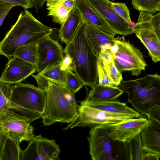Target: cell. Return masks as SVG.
Here are the masks:
<instances>
[{
  "label": "cell",
  "mask_w": 160,
  "mask_h": 160,
  "mask_svg": "<svg viewBox=\"0 0 160 160\" xmlns=\"http://www.w3.org/2000/svg\"><path fill=\"white\" fill-rule=\"evenodd\" d=\"M51 32V27L43 24L25 9L21 12L17 22L0 42V55L9 59L17 52L37 43Z\"/></svg>",
  "instance_id": "obj_1"
},
{
  "label": "cell",
  "mask_w": 160,
  "mask_h": 160,
  "mask_svg": "<svg viewBox=\"0 0 160 160\" xmlns=\"http://www.w3.org/2000/svg\"><path fill=\"white\" fill-rule=\"evenodd\" d=\"M85 23L82 21L63 52L72 60L73 71L85 85L92 88L98 83L97 72L98 57L91 47L85 33Z\"/></svg>",
  "instance_id": "obj_2"
},
{
  "label": "cell",
  "mask_w": 160,
  "mask_h": 160,
  "mask_svg": "<svg viewBox=\"0 0 160 160\" xmlns=\"http://www.w3.org/2000/svg\"><path fill=\"white\" fill-rule=\"evenodd\" d=\"M120 88L128 95L127 102L146 116L153 108L160 107V76L147 75L143 77L122 81Z\"/></svg>",
  "instance_id": "obj_3"
},
{
  "label": "cell",
  "mask_w": 160,
  "mask_h": 160,
  "mask_svg": "<svg viewBox=\"0 0 160 160\" xmlns=\"http://www.w3.org/2000/svg\"><path fill=\"white\" fill-rule=\"evenodd\" d=\"M46 100L45 91L33 85L20 82L11 85L9 107L31 123L41 118Z\"/></svg>",
  "instance_id": "obj_4"
},
{
  "label": "cell",
  "mask_w": 160,
  "mask_h": 160,
  "mask_svg": "<svg viewBox=\"0 0 160 160\" xmlns=\"http://www.w3.org/2000/svg\"><path fill=\"white\" fill-rule=\"evenodd\" d=\"M47 100L45 108L42 114V123L48 126L57 122L70 123L78 114L79 106L69 102L61 86L49 81L45 91Z\"/></svg>",
  "instance_id": "obj_5"
},
{
  "label": "cell",
  "mask_w": 160,
  "mask_h": 160,
  "mask_svg": "<svg viewBox=\"0 0 160 160\" xmlns=\"http://www.w3.org/2000/svg\"><path fill=\"white\" fill-rule=\"evenodd\" d=\"M111 50L115 64L120 72L130 71L132 75L138 76L145 69L147 64L142 53L124 39H116Z\"/></svg>",
  "instance_id": "obj_6"
},
{
  "label": "cell",
  "mask_w": 160,
  "mask_h": 160,
  "mask_svg": "<svg viewBox=\"0 0 160 160\" xmlns=\"http://www.w3.org/2000/svg\"><path fill=\"white\" fill-rule=\"evenodd\" d=\"M88 139L92 160L119 159L118 142L109 137L107 124L92 127Z\"/></svg>",
  "instance_id": "obj_7"
},
{
  "label": "cell",
  "mask_w": 160,
  "mask_h": 160,
  "mask_svg": "<svg viewBox=\"0 0 160 160\" xmlns=\"http://www.w3.org/2000/svg\"><path fill=\"white\" fill-rule=\"evenodd\" d=\"M74 119L63 129L67 130L78 127H92L102 124H112L133 118L121 114L113 113L86 105H80Z\"/></svg>",
  "instance_id": "obj_8"
},
{
  "label": "cell",
  "mask_w": 160,
  "mask_h": 160,
  "mask_svg": "<svg viewBox=\"0 0 160 160\" xmlns=\"http://www.w3.org/2000/svg\"><path fill=\"white\" fill-rule=\"evenodd\" d=\"M0 128L6 135L21 143L34 138L33 128L28 120L8 108L0 114Z\"/></svg>",
  "instance_id": "obj_9"
},
{
  "label": "cell",
  "mask_w": 160,
  "mask_h": 160,
  "mask_svg": "<svg viewBox=\"0 0 160 160\" xmlns=\"http://www.w3.org/2000/svg\"><path fill=\"white\" fill-rule=\"evenodd\" d=\"M152 14L140 12L138 21L131 29L146 47L152 61L156 63L160 61V36L152 25Z\"/></svg>",
  "instance_id": "obj_10"
},
{
  "label": "cell",
  "mask_w": 160,
  "mask_h": 160,
  "mask_svg": "<svg viewBox=\"0 0 160 160\" xmlns=\"http://www.w3.org/2000/svg\"><path fill=\"white\" fill-rule=\"evenodd\" d=\"M60 149L53 139L36 136L22 150L20 160H59Z\"/></svg>",
  "instance_id": "obj_11"
},
{
  "label": "cell",
  "mask_w": 160,
  "mask_h": 160,
  "mask_svg": "<svg viewBox=\"0 0 160 160\" xmlns=\"http://www.w3.org/2000/svg\"><path fill=\"white\" fill-rule=\"evenodd\" d=\"M36 71L40 73L59 64L62 61L63 51L58 42L49 36L37 43Z\"/></svg>",
  "instance_id": "obj_12"
},
{
  "label": "cell",
  "mask_w": 160,
  "mask_h": 160,
  "mask_svg": "<svg viewBox=\"0 0 160 160\" xmlns=\"http://www.w3.org/2000/svg\"><path fill=\"white\" fill-rule=\"evenodd\" d=\"M116 34L127 36L133 33L128 23L112 9L109 0H87Z\"/></svg>",
  "instance_id": "obj_13"
},
{
  "label": "cell",
  "mask_w": 160,
  "mask_h": 160,
  "mask_svg": "<svg viewBox=\"0 0 160 160\" xmlns=\"http://www.w3.org/2000/svg\"><path fill=\"white\" fill-rule=\"evenodd\" d=\"M148 122L147 118L140 117L116 123L107 124L108 135L114 141H127L140 134Z\"/></svg>",
  "instance_id": "obj_14"
},
{
  "label": "cell",
  "mask_w": 160,
  "mask_h": 160,
  "mask_svg": "<svg viewBox=\"0 0 160 160\" xmlns=\"http://www.w3.org/2000/svg\"><path fill=\"white\" fill-rule=\"evenodd\" d=\"M36 71V66L16 57L9 59L0 80L10 84L21 82Z\"/></svg>",
  "instance_id": "obj_15"
},
{
  "label": "cell",
  "mask_w": 160,
  "mask_h": 160,
  "mask_svg": "<svg viewBox=\"0 0 160 160\" xmlns=\"http://www.w3.org/2000/svg\"><path fill=\"white\" fill-rule=\"evenodd\" d=\"M85 33L91 47L98 57L102 50L111 49L114 45L116 39L114 36L105 33L93 25L85 23Z\"/></svg>",
  "instance_id": "obj_16"
},
{
  "label": "cell",
  "mask_w": 160,
  "mask_h": 160,
  "mask_svg": "<svg viewBox=\"0 0 160 160\" xmlns=\"http://www.w3.org/2000/svg\"><path fill=\"white\" fill-rule=\"evenodd\" d=\"M148 117V123L140 133L143 149L146 152L160 154V121Z\"/></svg>",
  "instance_id": "obj_17"
},
{
  "label": "cell",
  "mask_w": 160,
  "mask_h": 160,
  "mask_svg": "<svg viewBox=\"0 0 160 160\" xmlns=\"http://www.w3.org/2000/svg\"><path fill=\"white\" fill-rule=\"evenodd\" d=\"M76 8L85 23L93 25L108 34L117 35L87 0H77Z\"/></svg>",
  "instance_id": "obj_18"
},
{
  "label": "cell",
  "mask_w": 160,
  "mask_h": 160,
  "mask_svg": "<svg viewBox=\"0 0 160 160\" xmlns=\"http://www.w3.org/2000/svg\"><path fill=\"white\" fill-rule=\"evenodd\" d=\"M123 93L118 87L103 85L98 83L92 88L86 99L80 104L115 100Z\"/></svg>",
  "instance_id": "obj_19"
},
{
  "label": "cell",
  "mask_w": 160,
  "mask_h": 160,
  "mask_svg": "<svg viewBox=\"0 0 160 160\" xmlns=\"http://www.w3.org/2000/svg\"><path fill=\"white\" fill-rule=\"evenodd\" d=\"M118 142L119 159L143 160L146 152L143 149L140 134L127 141Z\"/></svg>",
  "instance_id": "obj_20"
},
{
  "label": "cell",
  "mask_w": 160,
  "mask_h": 160,
  "mask_svg": "<svg viewBox=\"0 0 160 160\" xmlns=\"http://www.w3.org/2000/svg\"><path fill=\"white\" fill-rule=\"evenodd\" d=\"M82 21L81 16L76 8L72 9L64 24L59 29L61 41L66 44L70 42Z\"/></svg>",
  "instance_id": "obj_21"
},
{
  "label": "cell",
  "mask_w": 160,
  "mask_h": 160,
  "mask_svg": "<svg viewBox=\"0 0 160 160\" xmlns=\"http://www.w3.org/2000/svg\"><path fill=\"white\" fill-rule=\"evenodd\" d=\"M80 105H86L110 113L127 115L134 118L140 117L138 112L128 107L126 103L118 100L91 102Z\"/></svg>",
  "instance_id": "obj_22"
},
{
  "label": "cell",
  "mask_w": 160,
  "mask_h": 160,
  "mask_svg": "<svg viewBox=\"0 0 160 160\" xmlns=\"http://www.w3.org/2000/svg\"><path fill=\"white\" fill-rule=\"evenodd\" d=\"M21 143L6 135L0 151V160H20L22 150Z\"/></svg>",
  "instance_id": "obj_23"
},
{
  "label": "cell",
  "mask_w": 160,
  "mask_h": 160,
  "mask_svg": "<svg viewBox=\"0 0 160 160\" xmlns=\"http://www.w3.org/2000/svg\"><path fill=\"white\" fill-rule=\"evenodd\" d=\"M63 0H49L46 3L47 15L52 18L53 22L62 26L68 18L71 10L63 4Z\"/></svg>",
  "instance_id": "obj_24"
},
{
  "label": "cell",
  "mask_w": 160,
  "mask_h": 160,
  "mask_svg": "<svg viewBox=\"0 0 160 160\" xmlns=\"http://www.w3.org/2000/svg\"><path fill=\"white\" fill-rule=\"evenodd\" d=\"M99 56L103 60L115 86L120 85L123 79L122 75L115 64L111 49L107 48L102 50Z\"/></svg>",
  "instance_id": "obj_25"
},
{
  "label": "cell",
  "mask_w": 160,
  "mask_h": 160,
  "mask_svg": "<svg viewBox=\"0 0 160 160\" xmlns=\"http://www.w3.org/2000/svg\"><path fill=\"white\" fill-rule=\"evenodd\" d=\"M59 64L37 74L42 76L49 81L59 86L66 87V72L62 70Z\"/></svg>",
  "instance_id": "obj_26"
},
{
  "label": "cell",
  "mask_w": 160,
  "mask_h": 160,
  "mask_svg": "<svg viewBox=\"0 0 160 160\" xmlns=\"http://www.w3.org/2000/svg\"><path fill=\"white\" fill-rule=\"evenodd\" d=\"M131 4L140 12L153 14L160 11V0H132Z\"/></svg>",
  "instance_id": "obj_27"
},
{
  "label": "cell",
  "mask_w": 160,
  "mask_h": 160,
  "mask_svg": "<svg viewBox=\"0 0 160 160\" xmlns=\"http://www.w3.org/2000/svg\"><path fill=\"white\" fill-rule=\"evenodd\" d=\"M97 72L98 83L103 85L115 87L103 60L99 56L98 57L97 62Z\"/></svg>",
  "instance_id": "obj_28"
},
{
  "label": "cell",
  "mask_w": 160,
  "mask_h": 160,
  "mask_svg": "<svg viewBox=\"0 0 160 160\" xmlns=\"http://www.w3.org/2000/svg\"><path fill=\"white\" fill-rule=\"evenodd\" d=\"M16 57L36 66L37 60V43L26 46L16 52L12 57Z\"/></svg>",
  "instance_id": "obj_29"
},
{
  "label": "cell",
  "mask_w": 160,
  "mask_h": 160,
  "mask_svg": "<svg viewBox=\"0 0 160 160\" xmlns=\"http://www.w3.org/2000/svg\"><path fill=\"white\" fill-rule=\"evenodd\" d=\"M71 70L65 72L66 87L74 93H75L85 85L82 81Z\"/></svg>",
  "instance_id": "obj_30"
},
{
  "label": "cell",
  "mask_w": 160,
  "mask_h": 160,
  "mask_svg": "<svg viewBox=\"0 0 160 160\" xmlns=\"http://www.w3.org/2000/svg\"><path fill=\"white\" fill-rule=\"evenodd\" d=\"M11 84L0 80V114L5 109L9 108L11 93Z\"/></svg>",
  "instance_id": "obj_31"
},
{
  "label": "cell",
  "mask_w": 160,
  "mask_h": 160,
  "mask_svg": "<svg viewBox=\"0 0 160 160\" xmlns=\"http://www.w3.org/2000/svg\"><path fill=\"white\" fill-rule=\"evenodd\" d=\"M111 7L115 12L126 22L128 23L131 21L129 10L125 3L112 2Z\"/></svg>",
  "instance_id": "obj_32"
},
{
  "label": "cell",
  "mask_w": 160,
  "mask_h": 160,
  "mask_svg": "<svg viewBox=\"0 0 160 160\" xmlns=\"http://www.w3.org/2000/svg\"><path fill=\"white\" fill-rule=\"evenodd\" d=\"M14 6L10 3L0 1V27L9 11Z\"/></svg>",
  "instance_id": "obj_33"
},
{
  "label": "cell",
  "mask_w": 160,
  "mask_h": 160,
  "mask_svg": "<svg viewBox=\"0 0 160 160\" xmlns=\"http://www.w3.org/2000/svg\"><path fill=\"white\" fill-rule=\"evenodd\" d=\"M12 4L15 6H21L25 9L33 8L31 0H0Z\"/></svg>",
  "instance_id": "obj_34"
},
{
  "label": "cell",
  "mask_w": 160,
  "mask_h": 160,
  "mask_svg": "<svg viewBox=\"0 0 160 160\" xmlns=\"http://www.w3.org/2000/svg\"><path fill=\"white\" fill-rule=\"evenodd\" d=\"M32 76L36 80L38 87L45 92L48 87L49 81L38 74L36 75H33Z\"/></svg>",
  "instance_id": "obj_35"
},
{
  "label": "cell",
  "mask_w": 160,
  "mask_h": 160,
  "mask_svg": "<svg viewBox=\"0 0 160 160\" xmlns=\"http://www.w3.org/2000/svg\"><path fill=\"white\" fill-rule=\"evenodd\" d=\"M72 63L71 58L68 55L65 54L62 61L60 63V68L62 70L65 72L69 70L73 71Z\"/></svg>",
  "instance_id": "obj_36"
},
{
  "label": "cell",
  "mask_w": 160,
  "mask_h": 160,
  "mask_svg": "<svg viewBox=\"0 0 160 160\" xmlns=\"http://www.w3.org/2000/svg\"><path fill=\"white\" fill-rule=\"evenodd\" d=\"M33 8L36 11L43 7V4L45 2L49 0H31Z\"/></svg>",
  "instance_id": "obj_37"
},
{
  "label": "cell",
  "mask_w": 160,
  "mask_h": 160,
  "mask_svg": "<svg viewBox=\"0 0 160 160\" xmlns=\"http://www.w3.org/2000/svg\"><path fill=\"white\" fill-rule=\"evenodd\" d=\"M160 157L159 154L147 152L145 153L143 160H158Z\"/></svg>",
  "instance_id": "obj_38"
},
{
  "label": "cell",
  "mask_w": 160,
  "mask_h": 160,
  "mask_svg": "<svg viewBox=\"0 0 160 160\" xmlns=\"http://www.w3.org/2000/svg\"><path fill=\"white\" fill-rule=\"evenodd\" d=\"M77 0H63V5L68 9L71 10L76 8Z\"/></svg>",
  "instance_id": "obj_39"
},
{
  "label": "cell",
  "mask_w": 160,
  "mask_h": 160,
  "mask_svg": "<svg viewBox=\"0 0 160 160\" xmlns=\"http://www.w3.org/2000/svg\"><path fill=\"white\" fill-rule=\"evenodd\" d=\"M52 32L49 35V36L52 39L58 42V40L60 39L59 36V29L51 28Z\"/></svg>",
  "instance_id": "obj_40"
},
{
  "label": "cell",
  "mask_w": 160,
  "mask_h": 160,
  "mask_svg": "<svg viewBox=\"0 0 160 160\" xmlns=\"http://www.w3.org/2000/svg\"><path fill=\"white\" fill-rule=\"evenodd\" d=\"M6 135L2 132L0 128V151Z\"/></svg>",
  "instance_id": "obj_41"
},
{
  "label": "cell",
  "mask_w": 160,
  "mask_h": 160,
  "mask_svg": "<svg viewBox=\"0 0 160 160\" xmlns=\"http://www.w3.org/2000/svg\"><path fill=\"white\" fill-rule=\"evenodd\" d=\"M128 23L131 27L134 26L136 24V23L135 22L132 21H131L130 22H129Z\"/></svg>",
  "instance_id": "obj_42"
},
{
  "label": "cell",
  "mask_w": 160,
  "mask_h": 160,
  "mask_svg": "<svg viewBox=\"0 0 160 160\" xmlns=\"http://www.w3.org/2000/svg\"><path fill=\"white\" fill-rule=\"evenodd\" d=\"M111 0L114 1V0Z\"/></svg>",
  "instance_id": "obj_43"
}]
</instances>
